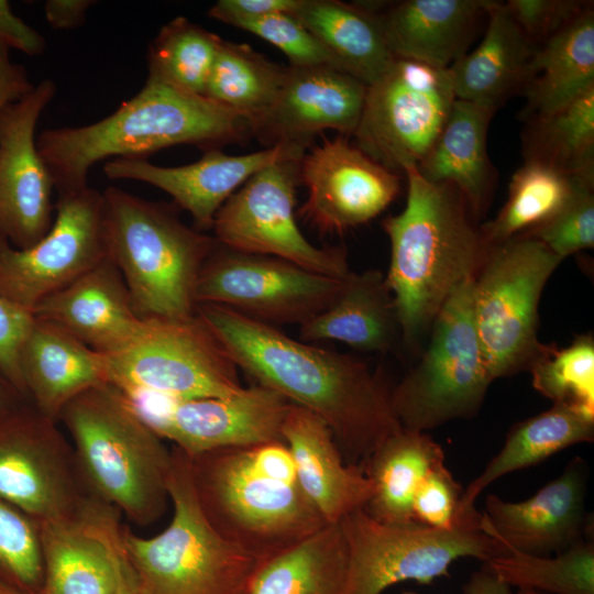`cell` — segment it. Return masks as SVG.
I'll list each match as a JSON object with an SVG mask.
<instances>
[{"label":"cell","instance_id":"obj_19","mask_svg":"<svg viewBox=\"0 0 594 594\" xmlns=\"http://www.w3.org/2000/svg\"><path fill=\"white\" fill-rule=\"evenodd\" d=\"M290 403L255 384L228 397L174 400L146 420L188 457L226 448H245L283 440L282 426Z\"/></svg>","mask_w":594,"mask_h":594},{"label":"cell","instance_id":"obj_51","mask_svg":"<svg viewBox=\"0 0 594 594\" xmlns=\"http://www.w3.org/2000/svg\"><path fill=\"white\" fill-rule=\"evenodd\" d=\"M92 0H48L44 4L47 23L55 30H72L85 23Z\"/></svg>","mask_w":594,"mask_h":594},{"label":"cell","instance_id":"obj_2","mask_svg":"<svg viewBox=\"0 0 594 594\" xmlns=\"http://www.w3.org/2000/svg\"><path fill=\"white\" fill-rule=\"evenodd\" d=\"M253 136L251 122L205 96L148 77L110 116L81 127L46 129L36 138L57 194L88 186L90 168L113 158L145 160L175 145L205 151Z\"/></svg>","mask_w":594,"mask_h":594},{"label":"cell","instance_id":"obj_50","mask_svg":"<svg viewBox=\"0 0 594 594\" xmlns=\"http://www.w3.org/2000/svg\"><path fill=\"white\" fill-rule=\"evenodd\" d=\"M9 53L0 47V112L34 87L25 68L21 64L12 62Z\"/></svg>","mask_w":594,"mask_h":594},{"label":"cell","instance_id":"obj_20","mask_svg":"<svg viewBox=\"0 0 594 594\" xmlns=\"http://www.w3.org/2000/svg\"><path fill=\"white\" fill-rule=\"evenodd\" d=\"M586 487V464L575 458L527 499L509 502L490 494L480 528L505 549L532 556L560 553L587 537Z\"/></svg>","mask_w":594,"mask_h":594},{"label":"cell","instance_id":"obj_40","mask_svg":"<svg viewBox=\"0 0 594 594\" xmlns=\"http://www.w3.org/2000/svg\"><path fill=\"white\" fill-rule=\"evenodd\" d=\"M221 42L217 34L177 16L151 42L147 76L204 96Z\"/></svg>","mask_w":594,"mask_h":594},{"label":"cell","instance_id":"obj_6","mask_svg":"<svg viewBox=\"0 0 594 594\" xmlns=\"http://www.w3.org/2000/svg\"><path fill=\"white\" fill-rule=\"evenodd\" d=\"M172 457L169 525L150 538L121 526L122 549L139 592L245 594L257 561L216 531L199 503L188 455L174 447Z\"/></svg>","mask_w":594,"mask_h":594},{"label":"cell","instance_id":"obj_27","mask_svg":"<svg viewBox=\"0 0 594 594\" xmlns=\"http://www.w3.org/2000/svg\"><path fill=\"white\" fill-rule=\"evenodd\" d=\"M20 369L28 399L56 421L76 396L109 384L105 354L58 324L36 317L21 349Z\"/></svg>","mask_w":594,"mask_h":594},{"label":"cell","instance_id":"obj_1","mask_svg":"<svg viewBox=\"0 0 594 594\" xmlns=\"http://www.w3.org/2000/svg\"><path fill=\"white\" fill-rule=\"evenodd\" d=\"M196 312L239 370L319 416L349 464L362 465L402 428L392 388L364 362L296 340L224 306L199 304Z\"/></svg>","mask_w":594,"mask_h":594},{"label":"cell","instance_id":"obj_13","mask_svg":"<svg viewBox=\"0 0 594 594\" xmlns=\"http://www.w3.org/2000/svg\"><path fill=\"white\" fill-rule=\"evenodd\" d=\"M87 494L57 421L18 397L0 410V499L40 524L76 513Z\"/></svg>","mask_w":594,"mask_h":594},{"label":"cell","instance_id":"obj_30","mask_svg":"<svg viewBox=\"0 0 594 594\" xmlns=\"http://www.w3.org/2000/svg\"><path fill=\"white\" fill-rule=\"evenodd\" d=\"M299 327L305 342L338 341L366 352H388L402 339L394 298L378 270L351 271L333 302Z\"/></svg>","mask_w":594,"mask_h":594},{"label":"cell","instance_id":"obj_52","mask_svg":"<svg viewBox=\"0 0 594 594\" xmlns=\"http://www.w3.org/2000/svg\"><path fill=\"white\" fill-rule=\"evenodd\" d=\"M400 594H418L413 591H404ZM463 594H514L512 587L501 581L484 563L473 572L465 585Z\"/></svg>","mask_w":594,"mask_h":594},{"label":"cell","instance_id":"obj_31","mask_svg":"<svg viewBox=\"0 0 594 594\" xmlns=\"http://www.w3.org/2000/svg\"><path fill=\"white\" fill-rule=\"evenodd\" d=\"M594 437V413L575 406L552 404L551 408L516 424L483 471L463 490L460 516L480 525L475 502L498 479L536 465L551 455Z\"/></svg>","mask_w":594,"mask_h":594},{"label":"cell","instance_id":"obj_21","mask_svg":"<svg viewBox=\"0 0 594 594\" xmlns=\"http://www.w3.org/2000/svg\"><path fill=\"white\" fill-rule=\"evenodd\" d=\"M119 516L88 496L73 515L37 524L45 594H116Z\"/></svg>","mask_w":594,"mask_h":594},{"label":"cell","instance_id":"obj_54","mask_svg":"<svg viewBox=\"0 0 594 594\" xmlns=\"http://www.w3.org/2000/svg\"><path fill=\"white\" fill-rule=\"evenodd\" d=\"M19 396L0 374V410ZM23 398V397H22Z\"/></svg>","mask_w":594,"mask_h":594},{"label":"cell","instance_id":"obj_38","mask_svg":"<svg viewBox=\"0 0 594 594\" xmlns=\"http://www.w3.org/2000/svg\"><path fill=\"white\" fill-rule=\"evenodd\" d=\"M584 183L553 167L524 161L513 174L508 196L494 219L481 226L487 243L522 234L553 217Z\"/></svg>","mask_w":594,"mask_h":594},{"label":"cell","instance_id":"obj_15","mask_svg":"<svg viewBox=\"0 0 594 594\" xmlns=\"http://www.w3.org/2000/svg\"><path fill=\"white\" fill-rule=\"evenodd\" d=\"M343 279L217 242L200 271L196 301L224 306L272 326H301L333 302Z\"/></svg>","mask_w":594,"mask_h":594},{"label":"cell","instance_id":"obj_14","mask_svg":"<svg viewBox=\"0 0 594 594\" xmlns=\"http://www.w3.org/2000/svg\"><path fill=\"white\" fill-rule=\"evenodd\" d=\"M302 155L277 161L250 177L217 212L215 239L234 251L274 256L344 278L351 272L345 251L314 245L297 224L294 208Z\"/></svg>","mask_w":594,"mask_h":594},{"label":"cell","instance_id":"obj_17","mask_svg":"<svg viewBox=\"0 0 594 594\" xmlns=\"http://www.w3.org/2000/svg\"><path fill=\"white\" fill-rule=\"evenodd\" d=\"M55 94V82L44 79L0 112V237L15 249L37 243L54 221L55 187L35 130Z\"/></svg>","mask_w":594,"mask_h":594},{"label":"cell","instance_id":"obj_34","mask_svg":"<svg viewBox=\"0 0 594 594\" xmlns=\"http://www.w3.org/2000/svg\"><path fill=\"white\" fill-rule=\"evenodd\" d=\"M444 463V452L427 432L400 428L363 463L372 495L363 508L385 524L414 522L413 499L425 476Z\"/></svg>","mask_w":594,"mask_h":594},{"label":"cell","instance_id":"obj_32","mask_svg":"<svg viewBox=\"0 0 594 594\" xmlns=\"http://www.w3.org/2000/svg\"><path fill=\"white\" fill-rule=\"evenodd\" d=\"M294 15L327 53L330 65L364 84L375 82L395 57L370 3L301 0Z\"/></svg>","mask_w":594,"mask_h":594},{"label":"cell","instance_id":"obj_28","mask_svg":"<svg viewBox=\"0 0 594 594\" xmlns=\"http://www.w3.org/2000/svg\"><path fill=\"white\" fill-rule=\"evenodd\" d=\"M494 113L455 99L443 129L416 166L428 182L457 189L477 220L486 213L497 183V170L487 152Z\"/></svg>","mask_w":594,"mask_h":594},{"label":"cell","instance_id":"obj_10","mask_svg":"<svg viewBox=\"0 0 594 594\" xmlns=\"http://www.w3.org/2000/svg\"><path fill=\"white\" fill-rule=\"evenodd\" d=\"M105 356L109 384L128 396L228 397L244 387L237 364L197 312L144 319L127 345Z\"/></svg>","mask_w":594,"mask_h":594},{"label":"cell","instance_id":"obj_48","mask_svg":"<svg viewBox=\"0 0 594 594\" xmlns=\"http://www.w3.org/2000/svg\"><path fill=\"white\" fill-rule=\"evenodd\" d=\"M301 0H219L208 15L231 24L239 20L255 19L276 13L294 14Z\"/></svg>","mask_w":594,"mask_h":594},{"label":"cell","instance_id":"obj_3","mask_svg":"<svg viewBox=\"0 0 594 594\" xmlns=\"http://www.w3.org/2000/svg\"><path fill=\"white\" fill-rule=\"evenodd\" d=\"M404 210L382 227L389 238L385 275L408 345L430 331L450 296L482 266L490 244L461 194L425 179L416 166L405 169Z\"/></svg>","mask_w":594,"mask_h":594},{"label":"cell","instance_id":"obj_23","mask_svg":"<svg viewBox=\"0 0 594 594\" xmlns=\"http://www.w3.org/2000/svg\"><path fill=\"white\" fill-rule=\"evenodd\" d=\"M305 150L277 144L244 155H228L219 148L205 151L194 163L164 167L139 158H112L103 166L109 179H131L167 193L182 209L189 212L198 230L212 229L222 205L250 177L262 168Z\"/></svg>","mask_w":594,"mask_h":594},{"label":"cell","instance_id":"obj_56","mask_svg":"<svg viewBox=\"0 0 594 594\" xmlns=\"http://www.w3.org/2000/svg\"><path fill=\"white\" fill-rule=\"evenodd\" d=\"M516 594H543V593L531 591V590H518Z\"/></svg>","mask_w":594,"mask_h":594},{"label":"cell","instance_id":"obj_36","mask_svg":"<svg viewBox=\"0 0 594 594\" xmlns=\"http://www.w3.org/2000/svg\"><path fill=\"white\" fill-rule=\"evenodd\" d=\"M524 120V161L594 180V88L551 112Z\"/></svg>","mask_w":594,"mask_h":594},{"label":"cell","instance_id":"obj_37","mask_svg":"<svg viewBox=\"0 0 594 594\" xmlns=\"http://www.w3.org/2000/svg\"><path fill=\"white\" fill-rule=\"evenodd\" d=\"M286 69L248 44L222 40L204 96L248 119L254 132L276 101Z\"/></svg>","mask_w":594,"mask_h":594},{"label":"cell","instance_id":"obj_22","mask_svg":"<svg viewBox=\"0 0 594 594\" xmlns=\"http://www.w3.org/2000/svg\"><path fill=\"white\" fill-rule=\"evenodd\" d=\"M365 96L364 84L330 65L288 66L276 101L253 135L268 147L283 144L302 150L326 130L353 135Z\"/></svg>","mask_w":594,"mask_h":594},{"label":"cell","instance_id":"obj_42","mask_svg":"<svg viewBox=\"0 0 594 594\" xmlns=\"http://www.w3.org/2000/svg\"><path fill=\"white\" fill-rule=\"evenodd\" d=\"M0 581L24 590H41L44 582L37 522L1 499Z\"/></svg>","mask_w":594,"mask_h":594},{"label":"cell","instance_id":"obj_45","mask_svg":"<svg viewBox=\"0 0 594 594\" xmlns=\"http://www.w3.org/2000/svg\"><path fill=\"white\" fill-rule=\"evenodd\" d=\"M462 486L446 464L431 470L417 487L413 499L414 520L431 528L450 530L475 526L460 516Z\"/></svg>","mask_w":594,"mask_h":594},{"label":"cell","instance_id":"obj_33","mask_svg":"<svg viewBox=\"0 0 594 594\" xmlns=\"http://www.w3.org/2000/svg\"><path fill=\"white\" fill-rule=\"evenodd\" d=\"M594 88V11L536 46L521 95L524 118L551 112Z\"/></svg>","mask_w":594,"mask_h":594},{"label":"cell","instance_id":"obj_26","mask_svg":"<svg viewBox=\"0 0 594 594\" xmlns=\"http://www.w3.org/2000/svg\"><path fill=\"white\" fill-rule=\"evenodd\" d=\"M494 0H405L372 6L395 58L449 68L469 52Z\"/></svg>","mask_w":594,"mask_h":594},{"label":"cell","instance_id":"obj_11","mask_svg":"<svg viewBox=\"0 0 594 594\" xmlns=\"http://www.w3.org/2000/svg\"><path fill=\"white\" fill-rule=\"evenodd\" d=\"M339 524L348 550L345 594H382L405 581L431 584L449 576L455 560L475 558L484 563L506 551L475 526L443 530L417 521L385 524L363 508Z\"/></svg>","mask_w":594,"mask_h":594},{"label":"cell","instance_id":"obj_39","mask_svg":"<svg viewBox=\"0 0 594 594\" xmlns=\"http://www.w3.org/2000/svg\"><path fill=\"white\" fill-rule=\"evenodd\" d=\"M484 564L504 583L543 594H594V543L588 537L552 556L506 549Z\"/></svg>","mask_w":594,"mask_h":594},{"label":"cell","instance_id":"obj_53","mask_svg":"<svg viewBox=\"0 0 594 594\" xmlns=\"http://www.w3.org/2000/svg\"><path fill=\"white\" fill-rule=\"evenodd\" d=\"M116 594H141L128 566L121 540L118 553V585Z\"/></svg>","mask_w":594,"mask_h":594},{"label":"cell","instance_id":"obj_16","mask_svg":"<svg viewBox=\"0 0 594 594\" xmlns=\"http://www.w3.org/2000/svg\"><path fill=\"white\" fill-rule=\"evenodd\" d=\"M54 208L50 231L34 245L15 249L0 237V297L31 312L109 256L101 191L58 194Z\"/></svg>","mask_w":594,"mask_h":594},{"label":"cell","instance_id":"obj_24","mask_svg":"<svg viewBox=\"0 0 594 594\" xmlns=\"http://www.w3.org/2000/svg\"><path fill=\"white\" fill-rule=\"evenodd\" d=\"M32 314L58 324L105 355L127 345L144 320L136 314L125 282L109 256L40 301Z\"/></svg>","mask_w":594,"mask_h":594},{"label":"cell","instance_id":"obj_44","mask_svg":"<svg viewBox=\"0 0 594 594\" xmlns=\"http://www.w3.org/2000/svg\"><path fill=\"white\" fill-rule=\"evenodd\" d=\"M232 25L275 45L289 58L290 66L330 65L324 50L294 14H270Z\"/></svg>","mask_w":594,"mask_h":594},{"label":"cell","instance_id":"obj_12","mask_svg":"<svg viewBox=\"0 0 594 594\" xmlns=\"http://www.w3.org/2000/svg\"><path fill=\"white\" fill-rule=\"evenodd\" d=\"M448 68L395 58L366 87L356 146L397 174L417 166L443 129L455 101Z\"/></svg>","mask_w":594,"mask_h":594},{"label":"cell","instance_id":"obj_5","mask_svg":"<svg viewBox=\"0 0 594 594\" xmlns=\"http://www.w3.org/2000/svg\"><path fill=\"white\" fill-rule=\"evenodd\" d=\"M108 255L119 268L142 319L187 318L215 238L185 224L165 204L119 187L102 191Z\"/></svg>","mask_w":594,"mask_h":594},{"label":"cell","instance_id":"obj_47","mask_svg":"<svg viewBox=\"0 0 594 594\" xmlns=\"http://www.w3.org/2000/svg\"><path fill=\"white\" fill-rule=\"evenodd\" d=\"M34 315L0 297V374L14 389L28 399L20 369V353Z\"/></svg>","mask_w":594,"mask_h":594},{"label":"cell","instance_id":"obj_43","mask_svg":"<svg viewBox=\"0 0 594 594\" xmlns=\"http://www.w3.org/2000/svg\"><path fill=\"white\" fill-rule=\"evenodd\" d=\"M519 235L538 240L562 261L594 246V183L582 184L549 220Z\"/></svg>","mask_w":594,"mask_h":594},{"label":"cell","instance_id":"obj_46","mask_svg":"<svg viewBox=\"0 0 594 594\" xmlns=\"http://www.w3.org/2000/svg\"><path fill=\"white\" fill-rule=\"evenodd\" d=\"M505 6L530 43L538 46L593 7V2L581 0H508Z\"/></svg>","mask_w":594,"mask_h":594},{"label":"cell","instance_id":"obj_25","mask_svg":"<svg viewBox=\"0 0 594 594\" xmlns=\"http://www.w3.org/2000/svg\"><path fill=\"white\" fill-rule=\"evenodd\" d=\"M282 438L293 457L300 488L327 524H339L366 506L372 485L363 466L344 460L330 428L319 416L290 404Z\"/></svg>","mask_w":594,"mask_h":594},{"label":"cell","instance_id":"obj_41","mask_svg":"<svg viewBox=\"0 0 594 594\" xmlns=\"http://www.w3.org/2000/svg\"><path fill=\"white\" fill-rule=\"evenodd\" d=\"M532 386L552 404L594 413V339L576 337L565 348L544 344L530 364Z\"/></svg>","mask_w":594,"mask_h":594},{"label":"cell","instance_id":"obj_18","mask_svg":"<svg viewBox=\"0 0 594 594\" xmlns=\"http://www.w3.org/2000/svg\"><path fill=\"white\" fill-rule=\"evenodd\" d=\"M299 180L308 197L299 215L322 234H341L381 215L398 196L399 174L372 160L348 138L323 139L304 153Z\"/></svg>","mask_w":594,"mask_h":594},{"label":"cell","instance_id":"obj_8","mask_svg":"<svg viewBox=\"0 0 594 594\" xmlns=\"http://www.w3.org/2000/svg\"><path fill=\"white\" fill-rule=\"evenodd\" d=\"M473 279L444 302L422 356L392 388L393 410L405 429L426 432L469 419L484 403L493 378L474 324Z\"/></svg>","mask_w":594,"mask_h":594},{"label":"cell","instance_id":"obj_49","mask_svg":"<svg viewBox=\"0 0 594 594\" xmlns=\"http://www.w3.org/2000/svg\"><path fill=\"white\" fill-rule=\"evenodd\" d=\"M0 47L30 56L41 55L46 50L44 36L15 15L7 0H0Z\"/></svg>","mask_w":594,"mask_h":594},{"label":"cell","instance_id":"obj_4","mask_svg":"<svg viewBox=\"0 0 594 594\" xmlns=\"http://www.w3.org/2000/svg\"><path fill=\"white\" fill-rule=\"evenodd\" d=\"M58 420L90 497L142 526L163 515L172 450L129 396L111 384L92 387L72 399Z\"/></svg>","mask_w":594,"mask_h":594},{"label":"cell","instance_id":"obj_29","mask_svg":"<svg viewBox=\"0 0 594 594\" xmlns=\"http://www.w3.org/2000/svg\"><path fill=\"white\" fill-rule=\"evenodd\" d=\"M535 48L505 2L494 0L482 41L448 68L455 98L496 112L521 92Z\"/></svg>","mask_w":594,"mask_h":594},{"label":"cell","instance_id":"obj_9","mask_svg":"<svg viewBox=\"0 0 594 594\" xmlns=\"http://www.w3.org/2000/svg\"><path fill=\"white\" fill-rule=\"evenodd\" d=\"M561 262L541 242L526 235L490 245L473 279L472 308L493 381L528 371L542 350L539 301Z\"/></svg>","mask_w":594,"mask_h":594},{"label":"cell","instance_id":"obj_35","mask_svg":"<svg viewBox=\"0 0 594 594\" xmlns=\"http://www.w3.org/2000/svg\"><path fill=\"white\" fill-rule=\"evenodd\" d=\"M348 550L340 524L261 562L245 594H345Z\"/></svg>","mask_w":594,"mask_h":594},{"label":"cell","instance_id":"obj_55","mask_svg":"<svg viewBox=\"0 0 594 594\" xmlns=\"http://www.w3.org/2000/svg\"><path fill=\"white\" fill-rule=\"evenodd\" d=\"M0 594H45L41 590H24L0 581Z\"/></svg>","mask_w":594,"mask_h":594},{"label":"cell","instance_id":"obj_7","mask_svg":"<svg viewBox=\"0 0 594 594\" xmlns=\"http://www.w3.org/2000/svg\"><path fill=\"white\" fill-rule=\"evenodd\" d=\"M188 458L207 519L258 564L328 525L298 483L261 471L249 447Z\"/></svg>","mask_w":594,"mask_h":594}]
</instances>
